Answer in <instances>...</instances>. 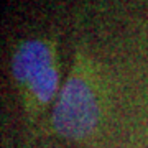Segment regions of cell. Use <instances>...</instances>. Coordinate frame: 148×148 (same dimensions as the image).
I'll list each match as a JSON object with an SVG mask.
<instances>
[{
	"instance_id": "6da1fadb",
	"label": "cell",
	"mask_w": 148,
	"mask_h": 148,
	"mask_svg": "<svg viewBox=\"0 0 148 148\" xmlns=\"http://www.w3.org/2000/svg\"><path fill=\"white\" fill-rule=\"evenodd\" d=\"M99 122V104L90 84L71 76L61 86L53 109V125L63 137L84 138Z\"/></svg>"
},
{
	"instance_id": "7a4b0ae2",
	"label": "cell",
	"mask_w": 148,
	"mask_h": 148,
	"mask_svg": "<svg viewBox=\"0 0 148 148\" xmlns=\"http://www.w3.org/2000/svg\"><path fill=\"white\" fill-rule=\"evenodd\" d=\"M12 73L21 84H27L35 99L41 104L51 101L58 92V71L46 41L28 40L18 46L12 59Z\"/></svg>"
}]
</instances>
